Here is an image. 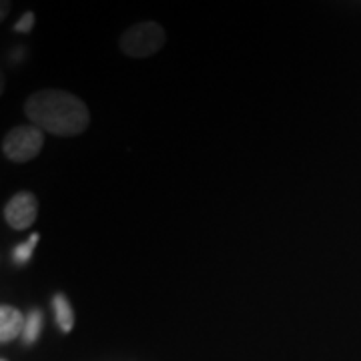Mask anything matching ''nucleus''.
<instances>
[{"label":"nucleus","instance_id":"obj_11","mask_svg":"<svg viewBox=\"0 0 361 361\" xmlns=\"http://www.w3.org/2000/svg\"><path fill=\"white\" fill-rule=\"evenodd\" d=\"M2 361H6V360H2Z\"/></svg>","mask_w":361,"mask_h":361},{"label":"nucleus","instance_id":"obj_2","mask_svg":"<svg viewBox=\"0 0 361 361\" xmlns=\"http://www.w3.org/2000/svg\"><path fill=\"white\" fill-rule=\"evenodd\" d=\"M167 42V32L165 28L153 23V20H145L139 25H133L123 32V37L118 40L121 51L125 52L130 59H145V56H153L163 49V44Z\"/></svg>","mask_w":361,"mask_h":361},{"label":"nucleus","instance_id":"obj_8","mask_svg":"<svg viewBox=\"0 0 361 361\" xmlns=\"http://www.w3.org/2000/svg\"><path fill=\"white\" fill-rule=\"evenodd\" d=\"M39 243V235L35 233V235H30L28 237V241L25 243H20L18 247H14L13 251V261L14 263H18V265H25L30 261V255H32V251H35V247Z\"/></svg>","mask_w":361,"mask_h":361},{"label":"nucleus","instance_id":"obj_9","mask_svg":"<svg viewBox=\"0 0 361 361\" xmlns=\"http://www.w3.org/2000/svg\"><path fill=\"white\" fill-rule=\"evenodd\" d=\"M32 25H35V14L26 13L25 16L14 25V30H16V32H28V30L32 28Z\"/></svg>","mask_w":361,"mask_h":361},{"label":"nucleus","instance_id":"obj_4","mask_svg":"<svg viewBox=\"0 0 361 361\" xmlns=\"http://www.w3.org/2000/svg\"><path fill=\"white\" fill-rule=\"evenodd\" d=\"M37 211H39L37 197L28 191H23V193L14 195L13 199L4 205V221L16 231H23L35 223Z\"/></svg>","mask_w":361,"mask_h":361},{"label":"nucleus","instance_id":"obj_1","mask_svg":"<svg viewBox=\"0 0 361 361\" xmlns=\"http://www.w3.org/2000/svg\"><path fill=\"white\" fill-rule=\"evenodd\" d=\"M26 116L40 130L56 137H75L89 127L90 115L87 104L66 90H39L25 103Z\"/></svg>","mask_w":361,"mask_h":361},{"label":"nucleus","instance_id":"obj_7","mask_svg":"<svg viewBox=\"0 0 361 361\" xmlns=\"http://www.w3.org/2000/svg\"><path fill=\"white\" fill-rule=\"evenodd\" d=\"M40 331H42V313L39 310H32L26 315L23 341H25L26 345H32L39 339Z\"/></svg>","mask_w":361,"mask_h":361},{"label":"nucleus","instance_id":"obj_5","mask_svg":"<svg viewBox=\"0 0 361 361\" xmlns=\"http://www.w3.org/2000/svg\"><path fill=\"white\" fill-rule=\"evenodd\" d=\"M25 322L26 317H23V313L16 307L2 305V310H0V341L11 343L13 339H16L25 331Z\"/></svg>","mask_w":361,"mask_h":361},{"label":"nucleus","instance_id":"obj_10","mask_svg":"<svg viewBox=\"0 0 361 361\" xmlns=\"http://www.w3.org/2000/svg\"><path fill=\"white\" fill-rule=\"evenodd\" d=\"M6 8H11V2H8V0H2V13H0V18H6Z\"/></svg>","mask_w":361,"mask_h":361},{"label":"nucleus","instance_id":"obj_6","mask_svg":"<svg viewBox=\"0 0 361 361\" xmlns=\"http://www.w3.org/2000/svg\"><path fill=\"white\" fill-rule=\"evenodd\" d=\"M52 307H54V317H56L59 327L65 334L73 331V327H75V311L71 307L68 299L63 293H56V295L52 297Z\"/></svg>","mask_w":361,"mask_h":361},{"label":"nucleus","instance_id":"obj_3","mask_svg":"<svg viewBox=\"0 0 361 361\" xmlns=\"http://www.w3.org/2000/svg\"><path fill=\"white\" fill-rule=\"evenodd\" d=\"M44 130L35 125L28 127H14L8 130L2 139V153L8 161L14 163H26L39 155L44 142Z\"/></svg>","mask_w":361,"mask_h":361}]
</instances>
